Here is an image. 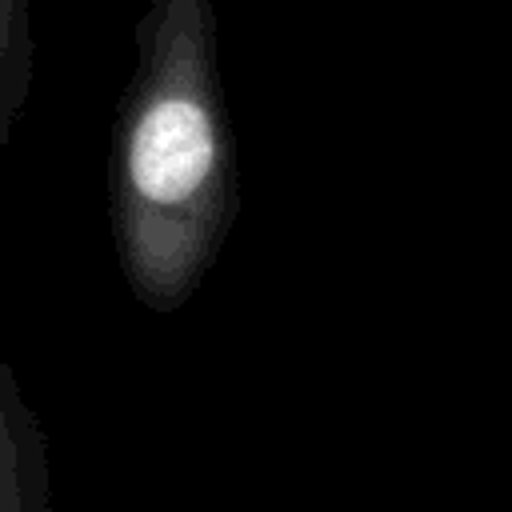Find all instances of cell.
Returning <instances> with one entry per match:
<instances>
[{
	"label": "cell",
	"instance_id": "1",
	"mask_svg": "<svg viewBox=\"0 0 512 512\" xmlns=\"http://www.w3.org/2000/svg\"><path fill=\"white\" fill-rule=\"evenodd\" d=\"M240 216L236 136L212 0H144L108 144L112 252L132 300L180 312Z\"/></svg>",
	"mask_w": 512,
	"mask_h": 512
},
{
	"label": "cell",
	"instance_id": "2",
	"mask_svg": "<svg viewBox=\"0 0 512 512\" xmlns=\"http://www.w3.org/2000/svg\"><path fill=\"white\" fill-rule=\"evenodd\" d=\"M0 512H52L48 432L0 352Z\"/></svg>",
	"mask_w": 512,
	"mask_h": 512
},
{
	"label": "cell",
	"instance_id": "3",
	"mask_svg": "<svg viewBox=\"0 0 512 512\" xmlns=\"http://www.w3.org/2000/svg\"><path fill=\"white\" fill-rule=\"evenodd\" d=\"M32 76H36L32 4L0 0V152L12 144V132L28 108Z\"/></svg>",
	"mask_w": 512,
	"mask_h": 512
}]
</instances>
